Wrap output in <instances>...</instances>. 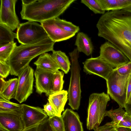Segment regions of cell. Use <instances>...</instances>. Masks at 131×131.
I'll return each mask as SVG.
<instances>
[{
  "label": "cell",
  "mask_w": 131,
  "mask_h": 131,
  "mask_svg": "<svg viewBox=\"0 0 131 131\" xmlns=\"http://www.w3.org/2000/svg\"><path fill=\"white\" fill-rule=\"evenodd\" d=\"M96 27L98 36L116 46L131 61V12L108 11L100 17Z\"/></svg>",
  "instance_id": "cell-1"
},
{
  "label": "cell",
  "mask_w": 131,
  "mask_h": 131,
  "mask_svg": "<svg viewBox=\"0 0 131 131\" xmlns=\"http://www.w3.org/2000/svg\"><path fill=\"white\" fill-rule=\"evenodd\" d=\"M75 0H34L22 4V19L40 23L56 19L62 14Z\"/></svg>",
  "instance_id": "cell-2"
},
{
  "label": "cell",
  "mask_w": 131,
  "mask_h": 131,
  "mask_svg": "<svg viewBox=\"0 0 131 131\" xmlns=\"http://www.w3.org/2000/svg\"><path fill=\"white\" fill-rule=\"evenodd\" d=\"M54 43L48 37L35 44H21L17 46L6 61L10 67V74L18 76L33 59L45 53L52 51Z\"/></svg>",
  "instance_id": "cell-3"
},
{
  "label": "cell",
  "mask_w": 131,
  "mask_h": 131,
  "mask_svg": "<svg viewBox=\"0 0 131 131\" xmlns=\"http://www.w3.org/2000/svg\"><path fill=\"white\" fill-rule=\"evenodd\" d=\"M109 96L103 92L94 93L89 97L86 126L89 130H95L99 127L105 117Z\"/></svg>",
  "instance_id": "cell-4"
},
{
  "label": "cell",
  "mask_w": 131,
  "mask_h": 131,
  "mask_svg": "<svg viewBox=\"0 0 131 131\" xmlns=\"http://www.w3.org/2000/svg\"><path fill=\"white\" fill-rule=\"evenodd\" d=\"M79 52L75 49L69 53L71 64V76L68 92V104L73 110H78L80 105L81 97L80 71L78 61Z\"/></svg>",
  "instance_id": "cell-5"
},
{
  "label": "cell",
  "mask_w": 131,
  "mask_h": 131,
  "mask_svg": "<svg viewBox=\"0 0 131 131\" xmlns=\"http://www.w3.org/2000/svg\"><path fill=\"white\" fill-rule=\"evenodd\" d=\"M131 75H121L114 68L106 80L107 94L122 108L126 104L127 83Z\"/></svg>",
  "instance_id": "cell-6"
},
{
  "label": "cell",
  "mask_w": 131,
  "mask_h": 131,
  "mask_svg": "<svg viewBox=\"0 0 131 131\" xmlns=\"http://www.w3.org/2000/svg\"><path fill=\"white\" fill-rule=\"evenodd\" d=\"M17 29V39L21 44H34L49 37L42 26L35 21L20 24Z\"/></svg>",
  "instance_id": "cell-7"
},
{
  "label": "cell",
  "mask_w": 131,
  "mask_h": 131,
  "mask_svg": "<svg viewBox=\"0 0 131 131\" xmlns=\"http://www.w3.org/2000/svg\"><path fill=\"white\" fill-rule=\"evenodd\" d=\"M18 77L17 85L13 99L21 103L26 101L32 93L34 70L29 65Z\"/></svg>",
  "instance_id": "cell-8"
},
{
  "label": "cell",
  "mask_w": 131,
  "mask_h": 131,
  "mask_svg": "<svg viewBox=\"0 0 131 131\" xmlns=\"http://www.w3.org/2000/svg\"><path fill=\"white\" fill-rule=\"evenodd\" d=\"M100 53L99 57L115 68L130 61L121 51L108 41L101 45Z\"/></svg>",
  "instance_id": "cell-9"
},
{
  "label": "cell",
  "mask_w": 131,
  "mask_h": 131,
  "mask_svg": "<svg viewBox=\"0 0 131 131\" xmlns=\"http://www.w3.org/2000/svg\"><path fill=\"white\" fill-rule=\"evenodd\" d=\"M17 0H1L0 24L9 28L13 31L20 24L16 14L15 6Z\"/></svg>",
  "instance_id": "cell-10"
},
{
  "label": "cell",
  "mask_w": 131,
  "mask_h": 131,
  "mask_svg": "<svg viewBox=\"0 0 131 131\" xmlns=\"http://www.w3.org/2000/svg\"><path fill=\"white\" fill-rule=\"evenodd\" d=\"M83 63V71L86 74L98 75L106 80L114 69L99 57L87 59Z\"/></svg>",
  "instance_id": "cell-11"
},
{
  "label": "cell",
  "mask_w": 131,
  "mask_h": 131,
  "mask_svg": "<svg viewBox=\"0 0 131 131\" xmlns=\"http://www.w3.org/2000/svg\"><path fill=\"white\" fill-rule=\"evenodd\" d=\"M21 118L24 129L40 124L48 118L43 109L22 104Z\"/></svg>",
  "instance_id": "cell-12"
},
{
  "label": "cell",
  "mask_w": 131,
  "mask_h": 131,
  "mask_svg": "<svg viewBox=\"0 0 131 131\" xmlns=\"http://www.w3.org/2000/svg\"><path fill=\"white\" fill-rule=\"evenodd\" d=\"M54 73L36 67L34 73L36 93L40 95L44 93L47 96L51 94Z\"/></svg>",
  "instance_id": "cell-13"
},
{
  "label": "cell",
  "mask_w": 131,
  "mask_h": 131,
  "mask_svg": "<svg viewBox=\"0 0 131 131\" xmlns=\"http://www.w3.org/2000/svg\"><path fill=\"white\" fill-rule=\"evenodd\" d=\"M55 19H49L41 23L48 37L55 43L67 40L73 37L75 34L63 30L59 27L55 21Z\"/></svg>",
  "instance_id": "cell-14"
},
{
  "label": "cell",
  "mask_w": 131,
  "mask_h": 131,
  "mask_svg": "<svg viewBox=\"0 0 131 131\" xmlns=\"http://www.w3.org/2000/svg\"><path fill=\"white\" fill-rule=\"evenodd\" d=\"M21 114L12 112H0V127L8 131H22L24 129Z\"/></svg>",
  "instance_id": "cell-15"
},
{
  "label": "cell",
  "mask_w": 131,
  "mask_h": 131,
  "mask_svg": "<svg viewBox=\"0 0 131 131\" xmlns=\"http://www.w3.org/2000/svg\"><path fill=\"white\" fill-rule=\"evenodd\" d=\"M64 125V131H84L82 124L77 112L67 108L61 115Z\"/></svg>",
  "instance_id": "cell-16"
},
{
  "label": "cell",
  "mask_w": 131,
  "mask_h": 131,
  "mask_svg": "<svg viewBox=\"0 0 131 131\" xmlns=\"http://www.w3.org/2000/svg\"><path fill=\"white\" fill-rule=\"evenodd\" d=\"M68 91L64 90L51 94L48 96V101L58 116H61V113L64 110V107L68 100Z\"/></svg>",
  "instance_id": "cell-17"
},
{
  "label": "cell",
  "mask_w": 131,
  "mask_h": 131,
  "mask_svg": "<svg viewBox=\"0 0 131 131\" xmlns=\"http://www.w3.org/2000/svg\"><path fill=\"white\" fill-rule=\"evenodd\" d=\"M34 64L37 67L53 72L60 69L51 54L47 52L40 55Z\"/></svg>",
  "instance_id": "cell-18"
},
{
  "label": "cell",
  "mask_w": 131,
  "mask_h": 131,
  "mask_svg": "<svg viewBox=\"0 0 131 131\" xmlns=\"http://www.w3.org/2000/svg\"><path fill=\"white\" fill-rule=\"evenodd\" d=\"M75 45L79 52H83L87 56L92 53L93 47L91 40L87 35L83 32H79L77 34Z\"/></svg>",
  "instance_id": "cell-19"
},
{
  "label": "cell",
  "mask_w": 131,
  "mask_h": 131,
  "mask_svg": "<svg viewBox=\"0 0 131 131\" xmlns=\"http://www.w3.org/2000/svg\"><path fill=\"white\" fill-rule=\"evenodd\" d=\"M102 9L105 11L122 9L131 5V0H98Z\"/></svg>",
  "instance_id": "cell-20"
},
{
  "label": "cell",
  "mask_w": 131,
  "mask_h": 131,
  "mask_svg": "<svg viewBox=\"0 0 131 131\" xmlns=\"http://www.w3.org/2000/svg\"><path fill=\"white\" fill-rule=\"evenodd\" d=\"M18 82V79L14 78L9 79L6 81L5 84L1 89L0 90V97L10 101L14 98Z\"/></svg>",
  "instance_id": "cell-21"
},
{
  "label": "cell",
  "mask_w": 131,
  "mask_h": 131,
  "mask_svg": "<svg viewBox=\"0 0 131 131\" xmlns=\"http://www.w3.org/2000/svg\"><path fill=\"white\" fill-rule=\"evenodd\" d=\"M51 55L60 69L67 74L70 69L71 64L68 57L66 53L60 50L52 51Z\"/></svg>",
  "instance_id": "cell-22"
},
{
  "label": "cell",
  "mask_w": 131,
  "mask_h": 131,
  "mask_svg": "<svg viewBox=\"0 0 131 131\" xmlns=\"http://www.w3.org/2000/svg\"><path fill=\"white\" fill-rule=\"evenodd\" d=\"M17 38V33L6 25L0 24V46L13 42L14 39Z\"/></svg>",
  "instance_id": "cell-23"
},
{
  "label": "cell",
  "mask_w": 131,
  "mask_h": 131,
  "mask_svg": "<svg viewBox=\"0 0 131 131\" xmlns=\"http://www.w3.org/2000/svg\"><path fill=\"white\" fill-rule=\"evenodd\" d=\"M22 104L16 103L0 97V112H12L21 114Z\"/></svg>",
  "instance_id": "cell-24"
},
{
  "label": "cell",
  "mask_w": 131,
  "mask_h": 131,
  "mask_svg": "<svg viewBox=\"0 0 131 131\" xmlns=\"http://www.w3.org/2000/svg\"><path fill=\"white\" fill-rule=\"evenodd\" d=\"M64 72L59 70L54 72L53 78L51 94L62 90L64 81L63 78ZM50 94V95H51Z\"/></svg>",
  "instance_id": "cell-25"
},
{
  "label": "cell",
  "mask_w": 131,
  "mask_h": 131,
  "mask_svg": "<svg viewBox=\"0 0 131 131\" xmlns=\"http://www.w3.org/2000/svg\"><path fill=\"white\" fill-rule=\"evenodd\" d=\"M127 113L122 108L119 107L117 109L106 111L105 116H107L110 118L112 120L111 122L114 125L117 126Z\"/></svg>",
  "instance_id": "cell-26"
},
{
  "label": "cell",
  "mask_w": 131,
  "mask_h": 131,
  "mask_svg": "<svg viewBox=\"0 0 131 131\" xmlns=\"http://www.w3.org/2000/svg\"><path fill=\"white\" fill-rule=\"evenodd\" d=\"M17 46L14 42L0 46V61L6 62Z\"/></svg>",
  "instance_id": "cell-27"
},
{
  "label": "cell",
  "mask_w": 131,
  "mask_h": 131,
  "mask_svg": "<svg viewBox=\"0 0 131 131\" xmlns=\"http://www.w3.org/2000/svg\"><path fill=\"white\" fill-rule=\"evenodd\" d=\"M57 25L66 31L75 34L79 31V27L71 22L57 18L55 19Z\"/></svg>",
  "instance_id": "cell-28"
},
{
  "label": "cell",
  "mask_w": 131,
  "mask_h": 131,
  "mask_svg": "<svg viewBox=\"0 0 131 131\" xmlns=\"http://www.w3.org/2000/svg\"><path fill=\"white\" fill-rule=\"evenodd\" d=\"M81 2L95 14H103L105 13V11L102 8L98 0H81Z\"/></svg>",
  "instance_id": "cell-29"
},
{
  "label": "cell",
  "mask_w": 131,
  "mask_h": 131,
  "mask_svg": "<svg viewBox=\"0 0 131 131\" xmlns=\"http://www.w3.org/2000/svg\"><path fill=\"white\" fill-rule=\"evenodd\" d=\"M50 125L53 131H64L63 121L61 116L55 115L48 118Z\"/></svg>",
  "instance_id": "cell-30"
},
{
  "label": "cell",
  "mask_w": 131,
  "mask_h": 131,
  "mask_svg": "<svg viewBox=\"0 0 131 131\" xmlns=\"http://www.w3.org/2000/svg\"><path fill=\"white\" fill-rule=\"evenodd\" d=\"M120 75L125 76L131 74V61L116 68H115Z\"/></svg>",
  "instance_id": "cell-31"
},
{
  "label": "cell",
  "mask_w": 131,
  "mask_h": 131,
  "mask_svg": "<svg viewBox=\"0 0 131 131\" xmlns=\"http://www.w3.org/2000/svg\"><path fill=\"white\" fill-rule=\"evenodd\" d=\"M10 68L6 62L0 61V77L6 78L10 73Z\"/></svg>",
  "instance_id": "cell-32"
},
{
  "label": "cell",
  "mask_w": 131,
  "mask_h": 131,
  "mask_svg": "<svg viewBox=\"0 0 131 131\" xmlns=\"http://www.w3.org/2000/svg\"><path fill=\"white\" fill-rule=\"evenodd\" d=\"M117 126L113 124L111 122L107 123L103 126L99 127L95 131H115Z\"/></svg>",
  "instance_id": "cell-33"
},
{
  "label": "cell",
  "mask_w": 131,
  "mask_h": 131,
  "mask_svg": "<svg viewBox=\"0 0 131 131\" xmlns=\"http://www.w3.org/2000/svg\"><path fill=\"white\" fill-rule=\"evenodd\" d=\"M120 127L131 128V115L126 114L118 125L117 127Z\"/></svg>",
  "instance_id": "cell-34"
},
{
  "label": "cell",
  "mask_w": 131,
  "mask_h": 131,
  "mask_svg": "<svg viewBox=\"0 0 131 131\" xmlns=\"http://www.w3.org/2000/svg\"><path fill=\"white\" fill-rule=\"evenodd\" d=\"M37 131H53L50 125L48 118L39 124Z\"/></svg>",
  "instance_id": "cell-35"
},
{
  "label": "cell",
  "mask_w": 131,
  "mask_h": 131,
  "mask_svg": "<svg viewBox=\"0 0 131 131\" xmlns=\"http://www.w3.org/2000/svg\"><path fill=\"white\" fill-rule=\"evenodd\" d=\"M43 110L49 118L57 115L51 105L48 102L43 106Z\"/></svg>",
  "instance_id": "cell-36"
},
{
  "label": "cell",
  "mask_w": 131,
  "mask_h": 131,
  "mask_svg": "<svg viewBox=\"0 0 131 131\" xmlns=\"http://www.w3.org/2000/svg\"><path fill=\"white\" fill-rule=\"evenodd\" d=\"M131 97V75L127 83L126 104L129 101Z\"/></svg>",
  "instance_id": "cell-37"
},
{
  "label": "cell",
  "mask_w": 131,
  "mask_h": 131,
  "mask_svg": "<svg viewBox=\"0 0 131 131\" xmlns=\"http://www.w3.org/2000/svg\"><path fill=\"white\" fill-rule=\"evenodd\" d=\"M124 108L127 113L131 115V97L129 102L126 104Z\"/></svg>",
  "instance_id": "cell-38"
},
{
  "label": "cell",
  "mask_w": 131,
  "mask_h": 131,
  "mask_svg": "<svg viewBox=\"0 0 131 131\" xmlns=\"http://www.w3.org/2000/svg\"><path fill=\"white\" fill-rule=\"evenodd\" d=\"M40 124L27 128L24 129L22 131H37Z\"/></svg>",
  "instance_id": "cell-39"
},
{
  "label": "cell",
  "mask_w": 131,
  "mask_h": 131,
  "mask_svg": "<svg viewBox=\"0 0 131 131\" xmlns=\"http://www.w3.org/2000/svg\"><path fill=\"white\" fill-rule=\"evenodd\" d=\"M115 131H131V128L120 127L117 128Z\"/></svg>",
  "instance_id": "cell-40"
},
{
  "label": "cell",
  "mask_w": 131,
  "mask_h": 131,
  "mask_svg": "<svg viewBox=\"0 0 131 131\" xmlns=\"http://www.w3.org/2000/svg\"><path fill=\"white\" fill-rule=\"evenodd\" d=\"M34 0H22V4H27L32 2Z\"/></svg>",
  "instance_id": "cell-41"
},
{
  "label": "cell",
  "mask_w": 131,
  "mask_h": 131,
  "mask_svg": "<svg viewBox=\"0 0 131 131\" xmlns=\"http://www.w3.org/2000/svg\"><path fill=\"white\" fill-rule=\"evenodd\" d=\"M0 131H8L6 129L1 127H0Z\"/></svg>",
  "instance_id": "cell-42"
}]
</instances>
